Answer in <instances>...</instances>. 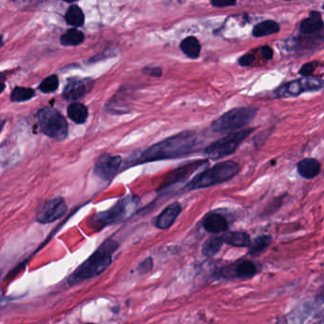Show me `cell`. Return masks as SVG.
Instances as JSON below:
<instances>
[{
    "instance_id": "obj_23",
    "label": "cell",
    "mask_w": 324,
    "mask_h": 324,
    "mask_svg": "<svg viewBox=\"0 0 324 324\" xmlns=\"http://www.w3.org/2000/svg\"><path fill=\"white\" fill-rule=\"evenodd\" d=\"M65 20L67 22V24L77 29L84 25L85 14L78 6L71 5V7L66 11Z\"/></svg>"
},
{
    "instance_id": "obj_18",
    "label": "cell",
    "mask_w": 324,
    "mask_h": 324,
    "mask_svg": "<svg viewBox=\"0 0 324 324\" xmlns=\"http://www.w3.org/2000/svg\"><path fill=\"white\" fill-rule=\"evenodd\" d=\"M324 28L322 15L318 11H311L309 16L301 22L300 30L304 34L315 33Z\"/></svg>"
},
{
    "instance_id": "obj_8",
    "label": "cell",
    "mask_w": 324,
    "mask_h": 324,
    "mask_svg": "<svg viewBox=\"0 0 324 324\" xmlns=\"http://www.w3.org/2000/svg\"><path fill=\"white\" fill-rule=\"evenodd\" d=\"M324 87V81L316 77H303L297 80L284 83L275 92L276 98L295 97L305 91H318Z\"/></svg>"
},
{
    "instance_id": "obj_16",
    "label": "cell",
    "mask_w": 324,
    "mask_h": 324,
    "mask_svg": "<svg viewBox=\"0 0 324 324\" xmlns=\"http://www.w3.org/2000/svg\"><path fill=\"white\" fill-rule=\"evenodd\" d=\"M297 170L301 177L310 180L319 175L321 163L314 158H304L297 163Z\"/></svg>"
},
{
    "instance_id": "obj_2",
    "label": "cell",
    "mask_w": 324,
    "mask_h": 324,
    "mask_svg": "<svg viewBox=\"0 0 324 324\" xmlns=\"http://www.w3.org/2000/svg\"><path fill=\"white\" fill-rule=\"evenodd\" d=\"M118 247L119 243L116 241L106 240L89 259L73 271L68 279V284L75 285L103 273L112 264V254Z\"/></svg>"
},
{
    "instance_id": "obj_1",
    "label": "cell",
    "mask_w": 324,
    "mask_h": 324,
    "mask_svg": "<svg viewBox=\"0 0 324 324\" xmlns=\"http://www.w3.org/2000/svg\"><path fill=\"white\" fill-rule=\"evenodd\" d=\"M201 144L197 132L185 131L167 137L147 148L140 153H135L126 161V166H133L146 162L170 160L185 157L195 152Z\"/></svg>"
},
{
    "instance_id": "obj_27",
    "label": "cell",
    "mask_w": 324,
    "mask_h": 324,
    "mask_svg": "<svg viewBox=\"0 0 324 324\" xmlns=\"http://www.w3.org/2000/svg\"><path fill=\"white\" fill-rule=\"evenodd\" d=\"M58 87H59V79L57 75L52 74L41 82L38 89L43 93H51L57 91Z\"/></svg>"
},
{
    "instance_id": "obj_12",
    "label": "cell",
    "mask_w": 324,
    "mask_h": 324,
    "mask_svg": "<svg viewBox=\"0 0 324 324\" xmlns=\"http://www.w3.org/2000/svg\"><path fill=\"white\" fill-rule=\"evenodd\" d=\"M92 81L91 79L82 78H71L68 80L67 85L63 90V97L67 101H78L87 95L92 89Z\"/></svg>"
},
{
    "instance_id": "obj_20",
    "label": "cell",
    "mask_w": 324,
    "mask_h": 324,
    "mask_svg": "<svg viewBox=\"0 0 324 324\" xmlns=\"http://www.w3.org/2000/svg\"><path fill=\"white\" fill-rule=\"evenodd\" d=\"M181 51L189 58L197 59L201 54V44L194 36H188L181 42Z\"/></svg>"
},
{
    "instance_id": "obj_9",
    "label": "cell",
    "mask_w": 324,
    "mask_h": 324,
    "mask_svg": "<svg viewBox=\"0 0 324 324\" xmlns=\"http://www.w3.org/2000/svg\"><path fill=\"white\" fill-rule=\"evenodd\" d=\"M68 211V206L62 197L48 200L38 210L36 221L40 223H51L61 219Z\"/></svg>"
},
{
    "instance_id": "obj_37",
    "label": "cell",
    "mask_w": 324,
    "mask_h": 324,
    "mask_svg": "<svg viewBox=\"0 0 324 324\" xmlns=\"http://www.w3.org/2000/svg\"></svg>"
},
{
    "instance_id": "obj_7",
    "label": "cell",
    "mask_w": 324,
    "mask_h": 324,
    "mask_svg": "<svg viewBox=\"0 0 324 324\" xmlns=\"http://www.w3.org/2000/svg\"><path fill=\"white\" fill-rule=\"evenodd\" d=\"M254 129L242 130L233 132L223 137L204 149V154L212 160H219L236 152L240 144L244 141L252 132Z\"/></svg>"
},
{
    "instance_id": "obj_14",
    "label": "cell",
    "mask_w": 324,
    "mask_h": 324,
    "mask_svg": "<svg viewBox=\"0 0 324 324\" xmlns=\"http://www.w3.org/2000/svg\"><path fill=\"white\" fill-rule=\"evenodd\" d=\"M181 212H182V206L180 203H173L169 204L156 217L154 221L155 227L161 230L170 228L173 223L177 220V218L180 216Z\"/></svg>"
},
{
    "instance_id": "obj_22",
    "label": "cell",
    "mask_w": 324,
    "mask_h": 324,
    "mask_svg": "<svg viewBox=\"0 0 324 324\" xmlns=\"http://www.w3.org/2000/svg\"><path fill=\"white\" fill-rule=\"evenodd\" d=\"M84 40L85 34L81 30H77L76 28L67 30L60 37L61 45L65 47H75L81 45Z\"/></svg>"
},
{
    "instance_id": "obj_28",
    "label": "cell",
    "mask_w": 324,
    "mask_h": 324,
    "mask_svg": "<svg viewBox=\"0 0 324 324\" xmlns=\"http://www.w3.org/2000/svg\"><path fill=\"white\" fill-rule=\"evenodd\" d=\"M153 266H154V264H153L152 257H148L137 266V272L141 276L146 275V274L152 272Z\"/></svg>"
},
{
    "instance_id": "obj_11",
    "label": "cell",
    "mask_w": 324,
    "mask_h": 324,
    "mask_svg": "<svg viewBox=\"0 0 324 324\" xmlns=\"http://www.w3.org/2000/svg\"><path fill=\"white\" fill-rule=\"evenodd\" d=\"M257 274V266L251 261H242L238 264H228L222 267L218 275L225 279L237 278L241 280L251 279Z\"/></svg>"
},
{
    "instance_id": "obj_29",
    "label": "cell",
    "mask_w": 324,
    "mask_h": 324,
    "mask_svg": "<svg viewBox=\"0 0 324 324\" xmlns=\"http://www.w3.org/2000/svg\"><path fill=\"white\" fill-rule=\"evenodd\" d=\"M142 73L147 76L152 77H161L162 74V69L160 67H145L142 69Z\"/></svg>"
},
{
    "instance_id": "obj_30",
    "label": "cell",
    "mask_w": 324,
    "mask_h": 324,
    "mask_svg": "<svg viewBox=\"0 0 324 324\" xmlns=\"http://www.w3.org/2000/svg\"><path fill=\"white\" fill-rule=\"evenodd\" d=\"M315 71V63H306L301 68L300 74L304 77H309Z\"/></svg>"
},
{
    "instance_id": "obj_32",
    "label": "cell",
    "mask_w": 324,
    "mask_h": 324,
    "mask_svg": "<svg viewBox=\"0 0 324 324\" xmlns=\"http://www.w3.org/2000/svg\"><path fill=\"white\" fill-rule=\"evenodd\" d=\"M254 60H255V56H254L253 54L247 53V54L243 55L241 58H239L238 62L243 67H249L253 63Z\"/></svg>"
},
{
    "instance_id": "obj_17",
    "label": "cell",
    "mask_w": 324,
    "mask_h": 324,
    "mask_svg": "<svg viewBox=\"0 0 324 324\" xmlns=\"http://www.w3.org/2000/svg\"><path fill=\"white\" fill-rule=\"evenodd\" d=\"M223 243L235 246V247H250L252 241L251 237L247 232L232 231L222 234Z\"/></svg>"
},
{
    "instance_id": "obj_6",
    "label": "cell",
    "mask_w": 324,
    "mask_h": 324,
    "mask_svg": "<svg viewBox=\"0 0 324 324\" xmlns=\"http://www.w3.org/2000/svg\"><path fill=\"white\" fill-rule=\"evenodd\" d=\"M41 132L56 141L67 138L69 126L66 118L53 107H44L37 112Z\"/></svg>"
},
{
    "instance_id": "obj_19",
    "label": "cell",
    "mask_w": 324,
    "mask_h": 324,
    "mask_svg": "<svg viewBox=\"0 0 324 324\" xmlns=\"http://www.w3.org/2000/svg\"><path fill=\"white\" fill-rule=\"evenodd\" d=\"M68 116L71 121L74 122L75 124H84L87 121L89 117V111L87 107L79 103V102H73L68 107Z\"/></svg>"
},
{
    "instance_id": "obj_10",
    "label": "cell",
    "mask_w": 324,
    "mask_h": 324,
    "mask_svg": "<svg viewBox=\"0 0 324 324\" xmlns=\"http://www.w3.org/2000/svg\"><path fill=\"white\" fill-rule=\"evenodd\" d=\"M122 158L119 155L104 153L98 157L94 164V174L103 181H111L121 166Z\"/></svg>"
},
{
    "instance_id": "obj_15",
    "label": "cell",
    "mask_w": 324,
    "mask_h": 324,
    "mask_svg": "<svg viewBox=\"0 0 324 324\" xmlns=\"http://www.w3.org/2000/svg\"><path fill=\"white\" fill-rule=\"evenodd\" d=\"M203 226L208 233L223 234L228 231L229 223L222 214L211 212L204 217Z\"/></svg>"
},
{
    "instance_id": "obj_34",
    "label": "cell",
    "mask_w": 324,
    "mask_h": 324,
    "mask_svg": "<svg viewBox=\"0 0 324 324\" xmlns=\"http://www.w3.org/2000/svg\"><path fill=\"white\" fill-rule=\"evenodd\" d=\"M261 51H262V55L264 56L265 60L272 59V57H273V51H272V49L269 46H264L261 49Z\"/></svg>"
},
{
    "instance_id": "obj_36",
    "label": "cell",
    "mask_w": 324,
    "mask_h": 324,
    "mask_svg": "<svg viewBox=\"0 0 324 324\" xmlns=\"http://www.w3.org/2000/svg\"><path fill=\"white\" fill-rule=\"evenodd\" d=\"M323 9H324V5H323Z\"/></svg>"
},
{
    "instance_id": "obj_4",
    "label": "cell",
    "mask_w": 324,
    "mask_h": 324,
    "mask_svg": "<svg viewBox=\"0 0 324 324\" xmlns=\"http://www.w3.org/2000/svg\"><path fill=\"white\" fill-rule=\"evenodd\" d=\"M139 199L135 196H127L119 200L110 209L106 211L97 213L92 218V226L102 228L106 225H111L113 223H122L135 214Z\"/></svg>"
},
{
    "instance_id": "obj_31",
    "label": "cell",
    "mask_w": 324,
    "mask_h": 324,
    "mask_svg": "<svg viewBox=\"0 0 324 324\" xmlns=\"http://www.w3.org/2000/svg\"><path fill=\"white\" fill-rule=\"evenodd\" d=\"M282 203H283V199H277L276 201H274V202L270 203L268 207H266L264 214L265 215H271V214H273L276 210H278L280 208V206L282 205Z\"/></svg>"
},
{
    "instance_id": "obj_21",
    "label": "cell",
    "mask_w": 324,
    "mask_h": 324,
    "mask_svg": "<svg viewBox=\"0 0 324 324\" xmlns=\"http://www.w3.org/2000/svg\"><path fill=\"white\" fill-rule=\"evenodd\" d=\"M281 30L279 23L274 20H265L257 24L253 28L252 34L255 37H264L278 33Z\"/></svg>"
},
{
    "instance_id": "obj_5",
    "label": "cell",
    "mask_w": 324,
    "mask_h": 324,
    "mask_svg": "<svg viewBox=\"0 0 324 324\" xmlns=\"http://www.w3.org/2000/svg\"><path fill=\"white\" fill-rule=\"evenodd\" d=\"M258 112L255 107H239L223 113L211 124L213 132L233 133L239 132L253 120Z\"/></svg>"
},
{
    "instance_id": "obj_26",
    "label": "cell",
    "mask_w": 324,
    "mask_h": 324,
    "mask_svg": "<svg viewBox=\"0 0 324 324\" xmlns=\"http://www.w3.org/2000/svg\"><path fill=\"white\" fill-rule=\"evenodd\" d=\"M35 96V91L31 88L15 87L10 93V100L15 103L29 101Z\"/></svg>"
},
{
    "instance_id": "obj_25",
    "label": "cell",
    "mask_w": 324,
    "mask_h": 324,
    "mask_svg": "<svg viewBox=\"0 0 324 324\" xmlns=\"http://www.w3.org/2000/svg\"><path fill=\"white\" fill-rule=\"evenodd\" d=\"M222 236H214L209 238L205 243H203L202 252L203 256L207 258H212L215 255L219 253L223 245Z\"/></svg>"
},
{
    "instance_id": "obj_13",
    "label": "cell",
    "mask_w": 324,
    "mask_h": 324,
    "mask_svg": "<svg viewBox=\"0 0 324 324\" xmlns=\"http://www.w3.org/2000/svg\"><path fill=\"white\" fill-rule=\"evenodd\" d=\"M207 164H208L207 160H197L183 164L181 167L173 170L172 172L166 177V181L163 182L162 187H168L174 183L185 181L192 175L193 173L196 172L198 169Z\"/></svg>"
},
{
    "instance_id": "obj_3",
    "label": "cell",
    "mask_w": 324,
    "mask_h": 324,
    "mask_svg": "<svg viewBox=\"0 0 324 324\" xmlns=\"http://www.w3.org/2000/svg\"><path fill=\"white\" fill-rule=\"evenodd\" d=\"M240 172V165L234 161H224L197 175L186 184L184 190H196L228 182Z\"/></svg>"
},
{
    "instance_id": "obj_33",
    "label": "cell",
    "mask_w": 324,
    "mask_h": 324,
    "mask_svg": "<svg viewBox=\"0 0 324 324\" xmlns=\"http://www.w3.org/2000/svg\"><path fill=\"white\" fill-rule=\"evenodd\" d=\"M237 4L236 1H223V0H215L211 1V5L216 8H226L235 6Z\"/></svg>"
},
{
    "instance_id": "obj_24",
    "label": "cell",
    "mask_w": 324,
    "mask_h": 324,
    "mask_svg": "<svg viewBox=\"0 0 324 324\" xmlns=\"http://www.w3.org/2000/svg\"><path fill=\"white\" fill-rule=\"evenodd\" d=\"M272 243V237L270 235H262L254 240L249 249L248 255L253 257H259L266 250V248Z\"/></svg>"
},
{
    "instance_id": "obj_35",
    "label": "cell",
    "mask_w": 324,
    "mask_h": 324,
    "mask_svg": "<svg viewBox=\"0 0 324 324\" xmlns=\"http://www.w3.org/2000/svg\"><path fill=\"white\" fill-rule=\"evenodd\" d=\"M1 79H2L1 84H2V91H3L5 90V76H4V74L1 75Z\"/></svg>"
}]
</instances>
